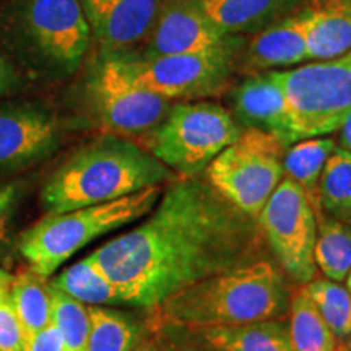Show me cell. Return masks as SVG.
<instances>
[{"label":"cell","mask_w":351,"mask_h":351,"mask_svg":"<svg viewBox=\"0 0 351 351\" xmlns=\"http://www.w3.org/2000/svg\"><path fill=\"white\" fill-rule=\"evenodd\" d=\"M13 28L28 57L51 72H75L91 41L80 0H16Z\"/></svg>","instance_id":"9c48e42d"},{"label":"cell","mask_w":351,"mask_h":351,"mask_svg":"<svg viewBox=\"0 0 351 351\" xmlns=\"http://www.w3.org/2000/svg\"><path fill=\"white\" fill-rule=\"evenodd\" d=\"M307 295L339 340L351 335V298L346 287L326 276H314L304 285Z\"/></svg>","instance_id":"4316f807"},{"label":"cell","mask_w":351,"mask_h":351,"mask_svg":"<svg viewBox=\"0 0 351 351\" xmlns=\"http://www.w3.org/2000/svg\"><path fill=\"white\" fill-rule=\"evenodd\" d=\"M241 125L217 103L173 104L165 121L152 132L147 150L176 178H197L239 137Z\"/></svg>","instance_id":"5b68a950"},{"label":"cell","mask_w":351,"mask_h":351,"mask_svg":"<svg viewBox=\"0 0 351 351\" xmlns=\"http://www.w3.org/2000/svg\"><path fill=\"white\" fill-rule=\"evenodd\" d=\"M287 145L275 135L245 129L205 169V179L218 194L252 219L285 178Z\"/></svg>","instance_id":"8992f818"},{"label":"cell","mask_w":351,"mask_h":351,"mask_svg":"<svg viewBox=\"0 0 351 351\" xmlns=\"http://www.w3.org/2000/svg\"><path fill=\"white\" fill-rule=\"evenodd\" d=\"M21 199V186L19 182L2 184L0 186V247L5 245L8 230Z\"/></svg>","instance_id":"f546056e"},{"label":"cell","mask_w":351,"mask_h":351,"mask_svg":"<svg viewBox=\"0 0 351 351\" xmlns=\"http://www.w3.org/2000/svg\"><path fill=\"white\" fill-rule=\"evenodd\" d=\"M231 116L239 125L275 135L287 145L296 143L291 112L275 70L247 75L231 93Z\"/></svg>","instance_id":"9a60e30c"},{"label":"cell","mask_w":351,"mask_h":351,"mask_svg":"<svg viewBox=\"0 0 351 351\" xmlns=\"http://www.w3.org/2000/svg\"><path fill=\"white\" fill-rule=\"evenodd\" d=\"M189 332L207 351H295L289 339L288 319L192 328Z\"/></svg>","instance_id":"e0dca14e"},{"label":"cell","mask_w":351,"mask_h":351,"mask_svg":"<svg viewBox=\"0 0 351 351\" xmlns=\"http://www.w3.org/2000/svg\"><path fill=\"white\" fill-rule=\"evenodd\" d=\"M337 143L330 137H314L296 142L287 148L283 156V171L287 178L301 187L313 208H319V181L328 156L335 152Z\"/></svg>","instance_id":"44dd1931"},{"label":"cell","mask_w":351,"mask_h":351,"mask_svg":"<svg viewBox=\"0 0 351 351\" xmlns=\"http://www.w3.org/2000/svg\"><path fill=\"white\" fill-rule=\"evenodd\" d=\"M291 291L283 270L265 257L200 280L153 311L163 327L243 326L288 319Z\"/></svg>","instance_id":"7a4b0ae2"},{"label":"cell","mask_w":351,"mask_h":351,"mask_svg":"<svg viewBox=\"0 0 351 351\" xmlns=\"http://www.w3.org/2000/svg\"><path fill=\"white\" fill-rule=\"evenodd\" d=\"M346 289H348V293H350V298H351V270H350V274H348V276H346Z\"/></svg>","instance_id":"8d00e7d4"},{"label":"cell","mask_w":351,"mask_h":351,"mask_svg":"<svg viewBox=\"0 0 351 351\" xmlns=\"http://www.w3.org/2000/svg\"><path fill=\"white\" fill-rule=\"evenodd\" d=\"M340 142L341 148L351 152V114L348 116V119L343 122V125L340 127Z\"/></svg>","instance_id":"d6a6232c"},{"label":"cell","mask_w":351,"mask_h":351,"mask_svg":"<svg viewBox=\"0 0 351 351\" xmlns=\"http://www.w3.org/2000/svg\"><path fill=\"white\" fill-rule=\"evenodd\" d=\"M171 351H200L199 348H192V346H182V348H174Z\"/></svg>","instance_id":"d590c367"},{"label":"cell","mask_w":351,"mask_h":351,"mask_svg":"<svg viewBox=\"0 0 351 351\" xmlns=\"http://www.w3.org/2000/svg\"><path fill=\"white\" fill-rule=\"evenodd\" d=\"M60 138L59 122L32 103L0 104V174L46 160Z\"/></svg>","instance_id":"4fadbf2b"},{"label":"cell","mask_w":351,"mask_h":351,"mask_svg":"<svg viewBox=\"0 0 351 351\" xmlns=\"http://www.w3.org/2000/svg\"><path fill=\"white\" fill-rule=\"evenodd\" d=\"M161 194V186H153L106 204L47 213L21 232V256L29 269L47 278L91 241L150 213Z\"/></svg>","instance_id":"277c9868"},{"label":"cell","mask_w":351,"mask_h":351,"mask_svg":"<svg viewBox=\"0 0 351 351\" xmlns=\"http://www.w3.org/2000/svg\"><path fill=\"white\" fill-rule=\"evenodd\" d=\"M13 275L0 269V350L28 351L19 315L12 300Z\"/></svg>","instance_id":"f1b7e54d"},{"label":"cell","mask_w":351,"mask_h":351,"mask_svg":"<svg viewBox=\"0 0 351 351\" xmlns=\"http://www.w3.org/2000/svg\"><path fill=\"white\" fill-rule=\"evenodd\" d=\"M0 351H2V350H0Z\"/></svg>","instance_id":"f35d334b"},{"label":"cell","mask_w":351,"mask_h":351,"mask_svg":"<svg viewBox=\"0 0 351 351\" xmlns=\"http://www.w3.org/2000/svg\"><path fill=\"white\" fill-rule=\"evenodd\" d=\"M62 333H60L59 327L56 326L54 320L47 327L29 339L26 343V350L28 351H62Z\"/></svg>","instance_id":"4dcf8cb0"},{"label":"cell","mask_w":351,"mask_h":351,"mask_svg":"<svg viewBox=\"0 0 351 351\" xmlns=\"http://www.w3.org/2000/svg\"><path fill=\"white\" fill-rule=\"evenodd\" d=\"M309 60H326L351 51V0H307Z\"/></svg>","instance_id":"ac0fdd59"},{"label":"cell","mask_w":351,"mask_h":351,"mask_svg":"<svg viewBox=\"0 0 351 351\" xmlns=\"http://www.w3.org/2000/svg\"><path fill=\"white\" fill-rule=\"evenodd\" d=\"M243 39L232 38L225 46L192 54L161 56L153 59L119 52L135 83L165 99H202L217 96L230 85L239 69Z\"/></svg>","instance_id":"ba28073f"},{"label":"cell","mask_w":351,"mask_h":351,"mask_svg":"<svg viewBox=\"0 0 351 351\" xmlns=\"http://www.w3.org/2000/svg\"><path fill=\"white\" fill-rule=\"evenodd\" d=\"M51 287L85 306L124 304L121 293L90 257L73 263L51 280Z\"/></svg>","instance_id":"603a6c76"},{"label":"cell","mask_w":351,"mask_h":351,"mask_svg":"<svg viewBox=\"0 0 351 351\" xmlns=\"http://www.w3.org/2000/svg\"><path fill=\"white\" fill-rule=\"evenodd\" d=\"M86 101L101 129L125 138L148 137L173 108L169 99L135 83L119 52H103L88 73Z\"/></svg>","instance_id":"30bf717a"},{"label":"cell","mask_w":351,"mask_h":351,"mask_svg":"<svg viewBox=\"0 0 351 351\" xmlns=\"http://www.w3.org/2000/svg\"><path fill=\"white\" fill-rule=\"evenodd\" d=\"M317 234L314 258L317 270L332 282H345L351 270V225L330 218L322 208H314Z\"/></svg>","instance_id":"7402d4cb"},{"label":"cell","mask_w":351,"mask_h":351,"mask_svg":"<svg viewBox=\"0 0 351 351\" xmlns=\"http://www.w3.org/2000/svg\"><path fill=\"white\" fill-rule=\"evenodd\" d=\"M288 328L295 351H337L339 346L340 340L320 315L304 285L291 291Z\"/></svg>","instance_id":"ffe728a7"},{"label":"cell","mask_w":351,"mask_h":351,"mask_svg":"<svg viewBox=\"0 0 351 351\" xmlns=\"http://www.w3.org/2000/svg\"><path fill=\"white\" fill-rule=\"evenodd\" d=\"M319 205L330 218L351 225V152L337 147L319 181Z\"/></svg>","instance_id":"d4e9b609"},{"label":"cell","mask_w":351,"mask_h":351,"mask_svg":"<svg viewBox=\"0 0 351 351\" xmlns=\"http://www.w3.org/2000/svg\"><path fill=\"white\" fill-rule=\"evenodd\" d=\"M132 351H163V350H161V346L158 345L156 341L143 340V341H138V343L135 345V348Z\"/></svg>","instance_id":"836d02e7"},{"label":"cell","mask_w":351,"mask_h":351,"mask_svg":"<svg viewBox=\"0 0 351 351\" xmlns=\"http://www.w3.org/2000/svg\"><path fill=\"white\" fill-rule=\"evenodd\" d=\"M103 52H129L143 44L155 26L165 0H80Z\"/></svg>","instance_id":"5bb4252c"},{"label":"cell","mask_w":351,"mask_h":351,"mask_svg":"<svg viewBox=\"0 0 351 351\" xmlns=\"http://www.w3.org/2000/svg\"><path fill=\"white\" fill-rule=\"evenodd\" d=\"M337 351H343V346H341V340L339 341V346H337Z\"/></svg>","instance_id":"74e56055"},{"label":"cell","mask_w":351,"mask_h":351,"mask_svg":"<svg viewBox=\"0 0 351 351\" xmlns=\"http://www.w3.org/2000/svg\"><path fill=\"white\" fill-rule=\"evenodd\" d=\"M176 179L147 148L130 138L104 134L73 152L41 189L47 213L106 204Z\"/></svg>","instance_id":"3957f363"},{"label":"cell","mask_w":351,"mask_h":351,"mask_svg":"<svg viewBox=\"0 0 351 351\" xmlns=\"http://www.w3.org/2000/svg\"><path fill=\"white\" fill-rule=\"evenodd\" d=\"M52 320L62 333V351H86L90 335L88 306L69 298L49 285Z\"/></svg>","instance_id":"83f0119b"},{"label":"cell","mask_w":351,"mask_h":351,"mask_svg":"<svg viewBox=\"0 0 351 351\" xmlns=\"http://www.w3.org/2000/svg\"><path fill=\"white\" fill-rule=\"evenodd\" d=\"M236 34L223 32L200 0H165L155 26L145 39V59L174 54H192L225 46Z\"/></svg>","instance_id":"7c38bea8"},{"label":"cell","mask_w":351,"mask_h":351,"mask_svg":"<svg viewBox=\"0 0 351 351\" xmlns=\"http://www.w3.org/2000/svg\"><path fill=\"white\" fill-rule=\"evenodd\" d=\"M200 3L228 34H256L301 10L307 0H200Z\"/></svg>","instance_id":"d6986e66"},{"label":"cell","mask_w":351,"mask_h":351,"mask_svg":"<svg viewBox=\"0 0 351 351\" xmlns=\"http://www.w3.org/2000/svg\"><path fill=\"white\" fill-rule=\"evenodd\" d=\"M275 72L287 93L296 142L340 130L351 114V51Z\"/></svg>","instance_id":"52a82bcc"},{"label":"cell","mask_w":351,"mask_h":351,"mask_svg":"<svg viewBox=\"0 0 351 351\" xmlns=\"http://www.w3.org/2000/svg\"><path fill=\"white\" fill-rule=\"evenodd\" d=\"M23 86V75L8 57L0 52V98L10 96Z\"/></svg>","instance_id":"1f68e13d"},{"label":"cell","mask_w":351,"mask_h":351,"mask_svg":"<svg viewBox=\"0 0 351 351\" xmlns=\"http://www.w3.org/2000/svg\"><path fill=\"white\" fill-rule=\"evenodd\" d=\"M257 225L285 275L300 287L317 276L315 213L298 184L285 176L263 205Z\"/></svg>","instance_id":"8fae6325"},{"label":"cell","mask_w":351,"mask_h":351,"mask_svg":"<svg viewBox=\"0 0 351 351\" xmlns=\"http://www.w3.org/2000/svg\"><path fill=\"white\" fill-rule=\"evenodd\" d=\"M29 269L13 276L12 300L19 315L21 330L28 343L29 339L52 322V304L49 283Z\"/></svg>","instance_id":"cb8c5ba5"},{"label":"cell","mask_w":351,"mask_h":351,"mask_svg":"<svg viewBox=\"0 0 351 351\" xmlns=\"http://www.w3.org/2000/svg\"><path fill=\"white\" fill-rule=\"evenodd\" d=\"M341 346H343V351H351V335L341 340Z\"/></svg>","instance_id":"e575fe53"},{"label":"cell","mask_w":351,"mask_h":351,"mask_svg":"<svg viewBox=\"0 0 351 351\" xmlns=\"http://www.w3.org/2000/svg\"><path fill=\"white\" fill-rule=\"evenodd\" d=\"M88 313L86 351H132L140 341V328L127 315L98 306H88Z\"/></svg>","instance_id":"484cf974"},{"label":"cell","mask_w":351,"mask_h":351,"mask_svg":"<svg viewBox=\"0 0 351 351\" xmlns=\"http://www.w3.org/2000/svg\"><path fill=\"white\" fill-rule=\"evenodd\" d=\"M148 215L88 256L124 304L156 309L200 280L267 257L256 219L199 176L176 178Z\"/></svg>","instance_id":"6da1fadb"},{"label":"cell","mask_w":351,"mask_h":351,"mask_svg":"<svg viewBox=\"0 0 351 351\" xmlns=\"http://www.w3.org/2000/svg\"><path fill=\"white\" fill-rule=\"evenodd\" d=\"M304 7L254 34L241 54L239 67L244 73L252 75L309 60Z\"/></svg>","instance_id":"2e32d148"}]
</instances>
